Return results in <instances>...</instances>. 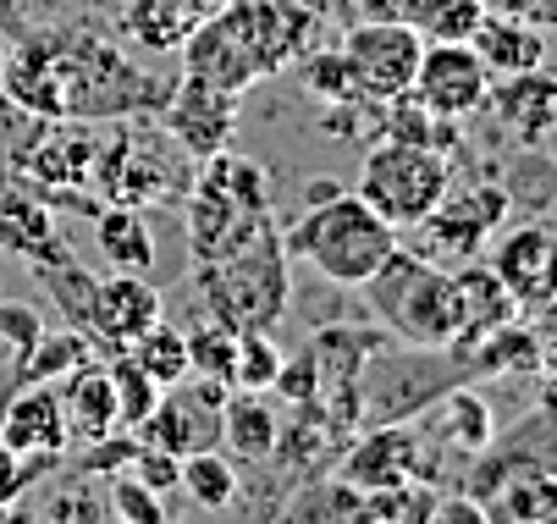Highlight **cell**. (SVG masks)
Segmentation results:
<instances>
[{
  "instance_id": "obj_1",
  "label": "cell",
  "mask_w": 557,
  "mask_h": 524,
  "mask_svg": "<svg viewBox=\"0 0 557 524\" xmlns=\"http://www.w3.org/2000/svg\"><path fill=\"white\" fill-rule=\"evenodd\" d=\"M50 78H55V100L61 116L72 122H116V116H149L161 111L166 89L138 72L111 39L95 34H39L34 39Z\"/></svg>"
},
{
  "instance_id": "obj_2",
  "label": "cell",
  "mask_w": 557,
  "mask_h": 524,
  "mask_svg": "<svg viewBox=\"0 0 557 524\" xmlns=\"http://www.w3.org/2000/svg\"><path fill=\"white\" fill-rule=\"evenodd\" d=\"M282 244H287V260H309L326 282L364 287L397 249V227L386 215H375L354 188H337L326 199L304 204V215H293L282 227Z\"/></svg>"
},
{
  "instance_id": "obj_3",
  "label": "cell",
  "mask_w": 557,
  "mask_h": 524,
  "mask_svg": "<svg viewBox=\"0 0 557 524\" xmlns=\"http://www.w3.org/2000/svg\"><path fill=\"white\" fill-rule=\"evenodd\" d=\"M194 292L205 298V315L232 326V332H255V326H276L293 282H287V244L282 227H260L255 238L232 244L210 260H194Z\"/></svg>"
},
{
  "instance_id": "obj_4",
  "label": "cell",
  "mask_w": 557,
  "mask_h": 524,
  "mask_svg": "<svg viewBox=\"0 0 557 524\" xmlns=\"http://www.w3.org/2000/svg\"><path fill=\"white\" fill-rule=\"evenodd\" d=\"M375 321L409 348H458L463 342V304L447 265L397 244L386 265L364 282Z\"/></svg>"
},
{
  "instance_id": "obj_5",
  "label": "cell",
  "mask_w": 557,
  "mask_h": 524,
  "mask_svg": "<svg viewBox=\"0 0 557 524\" xmlns=\"http://www.w3.org/2000/svg\"><path fill=\"white\" fill-rule=\"evenodd\" d=\"M177 155L183 149L166 138V127L154 133V127H144V116H116L100 133L95 188L106 204H133V210H144L154 199H177L183 183H194V172H183Z\"/></svg>"
},
{
  "instance_id": "obj_6",
  "label": "cell",
  "mask_w": 557,
  "mask_h": 524,
  "mask_svg": "<svg viewBox=\"0 0 557 524\" xmlns=\"http://www.w3.org/2000/svg\"><path fill=\"white\" fill-rule=\"evenodd\" d=\"M453 188V155H436V149L404 144V138H381L375 149H364L354 194L386 215L397 233H414L420 221L442 204V194Z\"/></svg>"
},
{
  "instance_id": "obj_7",
  "label": "cell",
  "mask_w": 557,
  "mask_h": 524,
  "mask_svg": "<svg viewBox=\"0 0 557 524\" xmlns=\"http://www.w3.org/2000/svg\"><path fill=\"white\" fill-rule=\"evenodd\" d=\"M503 215H508V188L503 183H474V188H447L442 204L420 221V238H425V260L436 265H463V260H481L492 233L503 227Z\"/></svg>"
},
{
  "instance_id": "obj_8",
  "label": "cell",
  "mask_w": 557,
  "mask_h": 524,
  "mask_svg": "<svg viewBox=\"0 0 557 524\" xmlns=\"http://www.w3.org/2000/svg\"><path fill=\"white\" fill-rule=\"evenodd\" d=\"M343 55H348V72H354V89L359 100H397L414 89V72H420V55H425V39L397 23V17H364L348 39H343Z\"/></svg>"
},
{
  "instance_id": "obj_9",
  "label": "cell",
  "mask_w": 557,
  "mask_h": 524,
  "mask_svg": "<svg viewBox=\"0 0 557 524\" xmlns=\"http://www.w3.org/2000/svg\"><path fill=\"white\" fill-rule=\"evenodd\" d=\"M154 116H161L166 138L183 149L188 161H210V155H221V149H232L237 95H226V89H215V84H205V78L188 72L177 89H166V100H161Z\"/></svg>"
},
{
  "instance_id": "obj_10",
  "label": "cell",
  "mask_w": 557,
  "mask_h": 524,
  "mask_svg": "<svg viewBox=\"0 0 557 524\" xmlns=\"http://www.w3.org/2000/svg\"><path fill=\"white\" fill-rule=\"evenodd\" d=\"M486 265L519 298V310H541L546 298H557V215H535L497 233V244L486 249Z\"/></svg>"
},
{
  "instance_id": "obj_11",
  "label": "cell",
  "mask_w": 557,
  "mask_h": 524,
  "mask_svg": "<svg viewBox=\"0 0 557 524\" xmlns=\"http://www.w3.org/2000/svg\"><path fill=\"white\" fill-rule=\"evenodd\" d=\"M183 50V66L194 72V78L226 89V95H244L255 84H265V66L244 34V23H237L232 7H210V17L177 45Z\"/></svg>"
},
{
  "instance_id": "obj_12",
  "label": "cell",
  "mask_w": 557,
  "mask_h": 524,
  "mask_svg": "<svg viewBox=\"0 0 557 524\" xmlns=\"http://www.w3.org/2000/svg\"><path fill=\"white\" fill-rule=\"evenodd\" d=\"M337 475L354 481L359 491H381V486H397V481H431L425 431L409 425V420L364 425V436L337 459Z\"/></svg>"
},
{
  "instance_id": "obj_13",
  "label": "cell",
  "mask_w": 557,
  "mask_h": 524,
  "mask_svg": "<svg viewBox=\"0 0 557 524\" xmlns=\"http://www.w3.org/2000/svg\"><path fill=\"white\" fill-rule=\"evenodd\" d=\"M414 100H425L431 111L463 122L474 111H486V95H492V72L486 61L474 55L463 39H447V45H425L420 55V72H414Z\"/></svg>"
},
{
  "instance_id": "obj_14",
  "label": "cell",
  "mask_w": 557,
  "mask_h": 524,
  "mask_svg": "<svg viewBox=\"0 0 557 524\" xmlns=\"http://www.w3.org/2000/svg\"><path fill=\"white\" fill-rule=\"evenodd\" d=\"M0 447H12L23 459H61L66 464L72 425H66L55 382H28L0 403Z\"/></svg>"
},
{
  "instance_id": "obj_15",
  "label": "cell",
  "mask_w": 557,
  "mask_h": 524,
  "mask_svg": "<svg viewBox=\"0 0 557 524\" xmlns=\"http://www.w3.org/2000/svg\"><path fill=\"white\" fill-rule=\"evenodd\" d=\"M232 12L237 23H244L260 66H265V78H276L282 66H293L314 34H321V12L304 7V0H232Z\"/></svg>"
},
{
  "instance_id": "obj_16",
  "label": "cell",
  "mask_w": 557,
  "mask_h": 524,
  "mask_svg": "<svg viewBox=\"0 0 557 524\" xmlns=\"http://www.w3.org/2000/svg\"><path fill=\"white\" fill-rule=\"evenodd\" d=\"M154 321H166V298L154 292L138 271H111V276H100V287H95V348H106V353H116V348H127L138 332H149Z\"/></svg>"
},
{
  "instance_id": "obj_17",
  "label": "cell",
  "mask_w": 557,
  "mask_h": 524,
  "mask_svg": "<svg viewBox=\"0 0 557 524\" xmlns=\"http://www.w3.org/2000/svg\"><path fill=\"white\" fill-rule=\"evenodd\" d=\"M133 436L149 441V447H166V453H177V459H188V453H199V447H221V409L199 387H188V392L166 387L161 403L149 409V420Z\"/></svg>"
},
{
  "instance_id": "obj_18",
  "label": "cell",
  "mask_w": 557,
  "mask_h": 524,
  "mask_svg": "<svg viewBox=\"0 0 557 524\" xmlns=\"http://www.w3.org/2000/svg\"><path fill=\"white\" fill-rule=\"evenodd\" d=\"M486 105H492V116L503 122L508 138H519V144H546L552 127H557V78H552L546 66L513 72V78H492Z\"/></svg>"
},
{
  "instance_id": "obj_19",
  "label": "cell",
  "mask_w": 557,
  "mask_h": 524,
  "mask_svg": "<svg viewBox=\"0 0 557 524\" xmlns=\"http://www.w3.org/2000/svg\"><path fill=\"white\" fill-rule=\"evenodd\" d=\"M420 420V431H431L442 447H453L458 459H481L486 447L497 441V420H492V403L474 392V387H447L431 409H420L414 414Z\"/></svg>"
},
{
  "instance_id": "obj_20",
  "label": "cell",
  "mask_w": 557,
  "mask_h": 524,
  "mask_svg": "<svg viewBox=\"0 0 557 524\" xmlns=\"http://www.w3.org/2000/svg\"><path fill=\"white\" fill-rule=\"evenodd\" d=\"M61 392V409H66V425H72V441H106L122 431V414H116V387H111V370L106 359H89L77 364L72 376L55 382Z\"/></svg>"
},
{
  "instance_id": "obj_21",
  "label": "cell",
  "mask_w": 557,
  "mask_h": 524,
  "mask_svg": "<svg viewBox=\"0 0 557 524\" xmlns=\"http://www.w3.org/2000/svg\"><path fill=\"white\" fill-rule=\"evenodd\" d=\"M61 249H66V238L55 227V210L39 194H17V183L0 188V254H17L23 265H39Z\"/></svg>"
},
{
  "instance_id": "obj_22",
  "label": "cell",
  "mask_w": 557,
  "mask_h": 524,
  "mask_svg": "<svg viewBox=\"0 0 557 524\" xmlns=\"http://www.w3.org/2000/svg\"><path fill=\"white\" fill-rule=\"evenodd\" d=\"M463 45L486 61L492 78H513V72L546 66V28L519 23V17H508V12H486Z\"/></svg>"
},
{
  "instance_id": "obj_23",
  "label": "cell",
  "mask_w": 557,
  "mask_h": 524,
  "mask_svg": "<svg viewBox=\"0 0 557 524\" xmlns=\"http://www.w3.org/2000/svg\"><path fill=\"white\" fill-rule=\"evenodd\" d=\"M282 436V414L265 392H232L221 403V447L237 464H265L276 453Z\"/></svg>"
},
{
  "instance_id": "obj_24",
  "label": "cell",
  "mask_w": 557,
  "mask_h": 524,
  "mask_svg": "<svg viewBox=\"0 0 557 524\" xmlns=\"http://www.w3.org/2000/svg\"><path fill=\"white\" fill-rule=\"evenodd\" d=\"M453 282H458V304H463V342H474V337H486V332L519 321V298L503 287V276L486 265V254L453 265Z\"/></svg>"
},
{
  "instance_id": "obj_25",
  "label": "cell",
  "mask_w": 557,
  "mask_h": 524,
  "mask_svg": "<svg viewBox=\"0 0 557 524\" xmlns=\"http://www.w3.org/2000/svg\"><path fill=\"white\" fill-rule=\"evenodd\" d=\"M34 271V282L61 304V321L72 326V332H95V287H100V276L77 260L72 249H61V254H50V260H39V265H28ZM95 342V337H89Z\"/></svg>"
},
{
  "instance_id": "obj_26",
  "label": "cell",
  "mask_w": 557,
  "mask_h": 524,
  "mask_svg": "<svg viewBox=\"0 0 557 524\" xmlns=\"http://www.w3.org/2000/svg\"><path fill=\"white\" fill-rule=\"evenodd\" d=\"M210 17V0H127L122 28L149 50H177Z\"/></svg>"
},
{
  "instance_id": "obj_27",
  "label": "cell",
  "mask_w": 557,
  "mask_h": 524,
  "mask_svg": "<svg viewBox=\"0 0 557 524\" xmlns=\"http://www.w3.org/2000/svg\"><path fill=\"white\" fill-rule=\"evenodd\" d=\"M381 138H404V144H420V149H436V155H453L463 144V127L442 111H431L425 100L414 95H397V100H381Z\"/></svg>"
},
{
  "instance_id": "obj_28",
  "label": "cell",
  "mask_w": 557,
  "mask_h": 524,
  "mask_svg": "<svg viewBox=\"0 0 557 524\" xmlns=\"http://www.w3.org/2000/svg\"><path fill=\"white\" fill-rule=\"evenodd\" d=\"M95 221H100V254H106L111 271H138L144 276L154 265V233L133 204H100Z\"/></svg>"
},
{
  "instance_id": "obj_29",
  "label": "cell",
  "mask_w": 557,
  "mask_h": 524,
  "mask_svg": "<svg viewBox=\"0 0 557 524\" xmlns=\"http://www.w3.org/2000/svg\"><path fill=\"white\" fill-rule=\"evenodd\" d=\"M177 491H183L194 508H205V513H226L237 497H244V481H237V459H226L221 447H199V453L183 459Z\"/></svg>"
},
{
  "instance_id": "obj_30",
  "label": "cell",
  "mask_w": 557,
  "mask_h": 524,
  "mask_svg": "<svg viewBox=\"0 0 557 524\" xmlns=\"http://www.w3.org/2000/svg\"><path fill=\"white\" fill-rule=\"evenodd\" d=\"M282 519H359L364 524V491L354 481H343L337 470L332 475H309L298 481L287 497H282Z\"/></svg>"
},
{
  "instance_id": "obj_31",
  "label": "cell",
  "mask_w": 557,
  "mask_h": 524,
  "mask_svg": "<svg viewBox=\"0 0 557 524\" xmlns=\"http://www.w3.org/2000/svg\"><path fill=\"white\" fill-rule=\"evenodd\" d=\"M122 353H133V364L154 387H183L188 382V332H177L166 321H154L149 332H138Z\"/></svg>"
},
{
  "instance_id": "obj_32",
  "label": "cell",
  "mask_w": 557,
  "mask_h": 524,
  "mask_svg": "<svg viewBox=\"0 0 557 524\" xmlns=\"http://www.w3.org/2000/svg\"><path fill=\"white\" fill-rule=\"evenodd\" d=\"M95 353H100V348H95L84 332H72V326L55 332V337L45 332V337L17 359V387H28V382H61V376H72L77 364H89Z\"/></svg>"
},
{
  "instance_id": "obj_33",
  "label": "cell",
  "mask_w": 557,
  "mask_h": 524,
  "mask_svg": "<svg viewBox=\"0 0 557 524\" xmlns=\"http://www.w3.org/2000/svg\"><path fill=\"white\" fill-rule=\"evenodd\" d=\"M282 342L271 337V326H255V332H237V353H232V392H276V376H282Z\"/></svg>"
},
{
  "instance_id": "obj_34",
  "label": "cell",
  "mask_w": 557,
  "mask_h": 524,
  "mask_svg": "<svg viewBox=\"0 0 557 524\" xmlns=\"http://www.w3.org/2000/svg\"><path fill=\"white\" fill-rule=\"evenodd\" d=\"M436 491L431 481H397L381 491H364V524H431Z\"/></svg>"
},
{
  "instance_id": "obj_35",
  "label": "cell",
  "mask_w": 557,
  "mask_h": 524,
  "mask_svg": "<svg viewBox=\"0 0 557 524\" xmlns=\"http://www.w3.org/2000/svg\"><path fill=\"white\" fill-rule=\"evenodd\" d=\"M481 17H486V0H420L409 12V28L425 45H447V39H469Z\"/></svg>"
},
{
  "instance_id": "obj_36",
  "label": "cell",
  "mask_w": 557,
  "mask_h": 524,
  "mask_svg": "<svg viewBox=\"0 0 557 524\" xmlns=\"http://www.w3.org/2000/svg\"><path fill=\"white\" fill-rule=\"evenodd\" d=\"M106 370H111V387H116V414H122V431H138L149 420V409L161 403L166 387H154L144 370L133 364V353H106Z\"/></svg>"
},
{
  "instance_id": "obj_37",
  "label": "cell",
  "mask_w": 557,
  "mask_h": 524,
  "mask_svg": "<svg viewBox=\"0 0 557 524\" xmlns=\"http://www.w3.org/2000/svg\"><path fill=\"white\" fill-rule=\"evenodd\" d=\"M293 66H298L304 89H309V95H321L326 105L359 100V89H354V72H348V55H343V45H337V50H304V55H298Z\"/></svg>"
},
{
  "instance_id": "obj_38",
  "label": "cell",
  "mask_w": 557,
  "mask_h": 524,
  "mask_svg": "<svg viewBox=\"0 0 557 524\" xmlns=\"http://www.w3.org/2000/svg\"><path fill=\"white\" fill-rule=\"evenodd\" d=\"M232 353H237V332L205 315V326L188 332V376H210L232 387Z\"/></svg>"
},
{
  "instance_id": "obj_39",
  "label": "cell",
  "mask_w": 557,
  "mask_h": 524,
  "mask_svg": "<svg viewBox=\"0 0 557 524\" xmlns=\"http://www.w3.org/2000/svg\"><path fill=\"white\" fill-rule=\"evenodd\" d=\"M106 508H111V519H122V524H166V497H154L144 481H133V475H111V491H106Z\"/></svg>"
},
{
  "instance_id": "obj_40",
  "label": "cell",
  "mask_w": 557,
  "mask_h": 524,
  "mask_svg": "<svg viewBox=\"0 0 557 524\" xmlns=\"http://www.w3.org/2000/svg\"><path fill=\"white\" fill-rule=\"evenodd\" d=\"M39 513L45 519H89V524H100L111 508L89 491V470H77V475H66V481L50 486V497L39 502Z\"/></svg>"
},
{
  "instance_id": "obj_41",
  "label": "cell",
  "mask_w": 557,
  "mask_h": 524,
  "mask_svg": "<svg viewBox=\"0 0 557 524\" xmlns=\"http://www.w3.org/2000/svg\"><path fill=\"white\" fill-rule=\"evenodd\" d=\"M122 475L144 481L154 497H172V491H177V475H183V459H177V453H166V447L133 441V459L122 464Z\"/></svg>"
},
{
  "instance_id": "obj_42",
  "label": "cell",
  "mask_w": 557,
  "mask_h": 524,
  "mask_svg": "<svg viewBox=\"0 0 557 524\" xmlns=\"http://www.w3.org/2000/svg\"><path fill=\"white\" fill-rule=\"evenodd\" d=\"M39 337H45L39 310H34V304H17V298H0V342L12 348V359H23Z\"/></svg>"
},
{
  "instance_id": "obj_43",
  "label": "cell",
  "mask_w": 557,
  "mask_h": 524,
  "mask_svg": "<svg viewBox=\"0 0 557 524\" xmlns=\"http://www.w3.org/2000/svg\"><path fill=\"white\" fill-rule=\"evenodd\" d=\"M530 337H535V359H541V370H557V298H546V304L535 310Z\"/></svg>"
},
{
  "instance_id": "obj_44",
  "label": "cell",
  "mask_w": 557,
  "mask_h": 524,
  "mask_svg": "<svg viewBox=\"0 0 557 524\" xmlns=\"http://www.w3.org/2000/svg\"><path fill=\"white\" fill-rule=\"evenodd\" d=\"M486 12H508L535 28H557V0H486Z\"/></svg>"
},
{
  "instance_id": "obj_45",
  "label": "cell",
  "mask_w": 557,
  "mask_h": 524,
  "mask_svg": "<svg viewBox=\"0 0 557 524\" xmlns=\"http://www.w3.org/2000/svg\"><path fill=\"white\" fill-rule=\"evenodd\" d=\"M359 17H397V23H409V12L420 7V0H354Z\"/></svg>"
},
{
  "instance_id": "obj_46",
  "label": "cell",
  "mask_w": 557,
  "mask_h": 524,
  "mask_svg": "<svg viewBox=\"0 0 557 524\" xmlns=\"http://www.w3.org/2000/svg\"><path fill=\"white\" fill-rule=\"evenodd\" d=\"M0 188H12V166L7 161H0Z\"/></svg>"
},
{
  "instance_id": "obj_47",
  "label": "cell",
  "mask_w": 557,
  "mask_h": 524,
  "mask_svg": "<svg viewBox=\"0 0 557 524\" xmlns=\"http://www.w3.org/2000/svg\"><path fill=\"white\" fill-rule=\"evenodd\" d=\"M7 55H12V45H7V39H0V66H7Z\"/></svg>"
}]
</instances>
